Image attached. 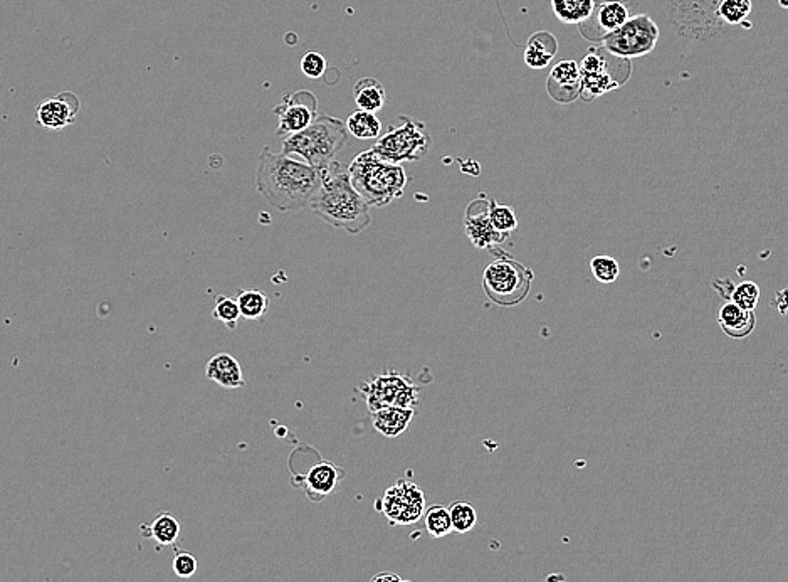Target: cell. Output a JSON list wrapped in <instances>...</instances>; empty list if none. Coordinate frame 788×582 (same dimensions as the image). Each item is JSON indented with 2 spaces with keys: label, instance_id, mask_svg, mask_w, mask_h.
Returning a JSON list of instances; mask_svg holds the SVG:
<instances>
[{
  "label": "cell",
  "instance_id": "cell-1",
  "mask_svg": "<svg viewBox=\"0 0 788 582\" xmlns=\"http://www.w3.org/2000/svg\"><path fill=\"white\" fill-rule=\"evenodd\" d=\"M256 190L281 213H298L310 207L322 185V171L301 158L274 154L263 147L254 177Z\"/></svg>",
  "mask_w": 788,
  "mask_h": 582
},
{
  "label": "cell",
  "instance_id": "cell-2",
  "mask_svg": "<svg viewBox=\"0 0 788 582\" xmlns=\"http://www.w3.org/2000/svg\"><path fill=\"white\" fill-rule=\"evenodd\" d=\"M310 211L350 234H360L372 223L370 206L352 184L348 165L338 160L322 171V185L311 200Z\"/></svg>",
  "mask_w": 788,
  "mask_h": 582
},
{
  "label": "cell",
  "instance_id": "cell-3",
  "mask_svg": "<svg viewBox=\"0 0 788 582\" xmlns=\"http://www.w3.org/2000/svg\"><path fill=\"white\" fill-rule=\"evenodd\" d=\"M350 179L370 207H387L400 199L407 187V172L377 156L372 148L355 156L348 165Z\"/></svg>",
  "mask_w": 788,
  "mask_h": 582
},
{
  "label": "cell",
  "instance_id": "cell-4",
  "mask_svg": "<svg viewBox=\"0 0 788 582\" xmlns=\"http://www.w3.org/2000/svg\"><path fill=\"white\" fill-rule=\"evenodd\" d=\"M347 123L330 114H320L314 123L282 139V154L298 156L311 167L323 171L337 160V156L348 142Z\"/></svg>",
  "mask_w": 788,
  "mask_h": 582
},
{
  "label": "cell",
  "instance_id": "cell-5",
  "mask_svg": "<svg viewBox=\"0 0 788 582\" xmlns=\"http://www.w3.org/2000/svg\"><path fill=\"white\" fill-rule=\"evenodd\" d=\"M533 271L521 265L515 257L501 251L482 273V288L486 297L499 307H516L528 299Z\"/></svg>",
  "mask_w": 788,
  "mask_h": 582
},
{
  "label": "cell",
  "instance_id": "cell-6",
  "mask_svg": "<svg viewBox=\"0 0 788 582\" xmlns=\"http://www.w3.org/2000/svg\"><path fill=\"white\" fill-rule=\"evenodd\" d=\"M356 392L365 399L368 411L375 412L383 408H415L421 401V385L414 383L410 375L397 370H387L370 381L356 385Z\"/></svg>",
  "mask_w": 788,
  "mask_h": 582
},
{
  "label": "cell",
  "instance_id": "cell-7",
  "mask_svg": "<svg viewBox=\"0 0 788 582\" xmlns=\"http://www.w3.org/2000/svg\"><path fill=\"white\" fill-rule=\"evenodd\" d=\"M432 139L423 122L410 116H400V127L390 125L372 150L392 164L417 162L427 156Z\"/></svg>",
  "mask_w": 788,
  "mask_h": 582
},
{
  "label": "cell",
  "instance_id": "cell-8",
  "mask_svg": "<svg viewBox=\"0 0 788 582\" xmlns=\"http://www.w3.org/2000/svg\"><path fill=\"white\" fill-rule=\"evenodd\" d=\"M659 41V28L648 14L633 15L622 28L604 36V49L622 59L642 57L652 53Z\"/></svg>",
  "mask_w": 788,
  "mask_h": 582
},
{
  "label": "cell",
  "instance_id": "cell-9",
  "mask_svg": "<svg viewBox=\"0 0 788 582\" xmlns=\"http://www.w3.org/2000/svg\"><path fill=\"white\" fill-rule=\"evenodd\" d=\"M375 507L385 515L390 526H414L425 513V497L415 483L400 478L385 490Z\"/></svg>",
  "mask_w": 788,
  "mask_h": 582
},
{
  "label": "cell",
  "instance_id": "cell-10",
  "mask_svg": "<svg viewBox=\"0 0 788 582\" xmlns=\"http://www.w3.org/2000/svg\"><path fill=\"white\" fill-rule=\"evenodd\" d=\"M614 55L602 47H591L587 56L582 59L580 72H582V98L585 101L595 100L608 91L619 88L625 81L617 78V72H612V61Z\"/></svg>",
  "mask_w": 788,
  "mask_h": 582
},
{
  "label": "cell",
  "instance_id": "cell-11",
  "mask_svg": "<svg viewBox=\"0 0 788 582\" xmlns=\"http://www.w3.org/2000/svg\"><path fill=\"white\" fill-rule=\"evenodd\" d=\"M278 116L276 135L291 137L314 123L318 114V100L308 89H298L282 97L281 103L272 110Z\"/></svg>",
  "mask_w": 788,
  "mask_h": 582
},
{
  "label": "cell",
  "instance_id": "cell-12",
  "mask_svg": "<svg viewBox=\"0 0 788 582\" xmlns=\"http://www.w3.org/2000/svg\"><path fill=\"white\" fill-rule=\"evenodd\" d=\"M490 207H491V198H488L486 194H479L478 199L473 200L465 207L463 224L469 241L479 249H486L496 256L503 249L501 244L507 241L509 236L494 228L490 217Z\"/></svg>",
  "mask_w": 788,
  "mask_h": 582
},
{
  "label": "cell",
  "instance_id": "cell-13",
  "mask_svg": "<svg viewBox=\"0 0 788 582\" xmlns=\"http://www.w3.org/2000/svg\"><path fill=\"white\" fill-rule=\"evenodd\" d=\"M80 112V100L74 93L63 91L57 97L46 98L36 108V122L46 130H64L71 127Z\"/></svg>",
  "mask_w": 788,
  "mask_h": 582
},
{
  "label": "cell",
  "instance_id": "cell-14",
  "mask_svg": "<svg viewBox=\"0 0 788 582\" xmlns=\"http://www.w3.org/2000/svg\"><path fill=\"white\" fill-rule=\"evenodd\" d=\"M549 97L560 103H570L582 95V72L575 61H560L549 72Z\"/></svg>",
  "mask_w": 788,
  "mask_h": 582
},
{
  "label": "cell",
  "instance_id": "cell-15",
  "mask_svg": "<svg viewBox=\"0 0 788 582\" xmlns=\"http://www.w3.org/2000/svg\"><path fill=\"white\" fill-rule=\"evenodd\" d=\"M343 477H345V471L337 467L335 463L322 461V463L313 465L305 477L308 497L313 500H323L328 495H331L337 490Z\"/></svg>",
  "mask_w": 788,
  "mask_h": 582
},
{
  "label": "cell",
  "instance_id": "cell-16",
  "mask_svg": "<svg viewBox=\"0 0 788 582\" xmlns=\"http://www.w3.org/2000/svg\"><path fill=\"white\" fill-rule=\"evenodd\" d=\"M205 377L224 389H239L246 381L239 360L231 354H217L205 366Z\"/></svg>",
  "mask_w": 788,
  "mask_h": 582
},
{
  "label": "cell",
  "instance_id": "cell-17",
  "mask_svg": "<svg viewBox=\"0 0 788 582\" xmlns=\"http://www.w3.org/2000/svg\"><path fill=\"white\" fill-rule=\"evenodd\" d=\"M372 425L385 438H397L407 431L415 411L412 408H383L370 412Z\"/></svg>",
  "mask_w": 788,
  "mask_h": 582
},
{
  "label": "cell",
  "instance_id": "cell-18",
  "mask_svg": "<svg viewBox=\"0 0 788 582\" xmlns=\"http://www.w3.org/2000/svg\"><path fill=\"white\" fill-rule=\"evenodd\" d=\"M755 315L746 312L736 303H725L718 313V324L721 330L732 339H745L755 328Z\"/></svg>",
  "mask_w": 788,
  "mask_h": 582
},
{
  "label": "cell",
  "instance_id": "cell-19",
  "mask_svg": "<svg viewBox=\"0 0 788 582\" xmlns=\"http://www.w3.org/2000/svg\"><path fill=\"white\" fill-rule=\"evenodd\" d=\"M557 51H558V43L553 34H549L547 30L535 32L526 44L524 63L533 70L547 68L557 55Z\"/></svg>",
  "mask_w": 788,
  "mask_h": 582
},
{
  "label": "cell",
  "instance_id": "cell-20",
  "mask_svg": "<svg viewBox=\"0 0 788 582\" xmlns=\"http://www.w3.org/2000/svg\"><path fill=\"white\" fill-rule=\"evenodd\" d=\"M353 100L356 103L358 110L379 114L387 100V93L379 80L362 78L353 86Z\"/></svg>",
  "mask_w": 788,
  "mask_h": 582
},
{
  "label": "cell",
  "instance_id": "cell-21",
  "mask_svg": "<svg viewBox=\"0 0 788 582\" xmlns=\"http://www.w3.org/2000/svg\"><path fill=\"white\" fill-rule=\"evenodd\" d=\"M551 9L563 24H583L595 13V0H551Z\"/></svg>",
  "mask_w": 788,
  "mask_h": 582
},
{
  "label": "cell",
  "instance_id": "cell-22",
  "mask_svg": "<svg viewBox=\"0 0 788 582\" xmlns=\"http://www.w3.org/2000/svg\"><path fill=\"white\" fill-rule=\"evenodd\" d=\"M348 133L358 140H379L381 135V123L377 114L356 110L347 120Z\"/></svg>",
  "mask_w": 788,
  "mask_h": 582
},
{
  "label": "cell",
  "instance_id": "cell-23",
  "mask_svg": "<svg viewBox=\"0 0 788 582\" xmlns=\"http://www.w3.org/2000/svg\"><path fill=\"white\" fill-rule=\"evenodd\" d=\"M593 14L597 17L599 28L606 32V36L622 28L629 21L627 7L617 0H608V2L599 4Z\"/></svg>",
  "mask_w": 788,
  "mask_h": 582
},
{
  "label": "cell",
  "instance_id": "cell-24",
  "mask_svg": "<svg viewBox=\"0 0 788 582\" xmlns=\"http://www.w3.org/2000/svg\"><path fill=\"white\" fill-rule=\"evenodd\" d=\"M143 536L152 537L162 547L175 545V542L180 537V522L170 513H160Z\"/></svg>",
  "mask_w": 788,
  "mask_h": 582
},
{
  "label": "cell",
  "instance_id": "cell-25",
  "mask_svg": "<svg viewBox=\"0 0 788 582\" xmlns=\"http://www.w3.org/2000/svg\"><path fill=\"white\" fill-rule=\"evenodd\" d=\"M236 299L244 320H261L268 313L269 299L257 288H240Z\"/></svg>",
  "mask_w": 788,
  "mask_h": 582
},
{
  "label": "cell",
  "instance_id": "cell-26",
  "mask_svg": "<svg viewBox=\"0 0 788 582\" xmlns=\"http://www.w3.org/2000/svg\"><path fill=\"white\" fill-rule=\"evenodd\" d=\"M423 526L431 537L442 539L454 532L449 507L432 505L423 513Z\"/></svg>",
  "mask_w": 788,
  "mask_h": 582
},
{
  "label": "cell",
  "instance_id": "cell-27",
  "mask_svg": "<svg viewBox=\"0 0 788 582\" xmlns=\"http://www.w3.org/2000/svg\"><path fill=\"white\" fill-rule=\"evenodd\" d=\"M450 519L456 534H469L478 526V511L469 502H454L449 505Z\"/></svg>",
  "mask_w": 788,
  "mask_h": 582
},
{
  "label": "cell",
  "instance_id": "cell-28",
  "mask_svg": "<svg viewBox=\"0 0 788 582\" xmlns=\"http://www.w3.org/2000/svg\"><path fill=\"white\" fill-rule=\"evenodd\" d=\"M212 316L215 320H219L221 324H224L225 327L229 328V330H236L238 325H239L240 318H242L238 299L225 297V295H217L215 297V303H214Z\"/></svg>",
  "mask_w": 788,
  "mask_h": 582
},
{
  "label": "cell",
  "instance_id": "cell-29",
  "mask_svg": "<svg viewBox=\"0 0 788 582\" xmlns=\"http://www.w3.org/2000/svg\"><path fill=\"white\" fill-rule=\"evenodd\" d=\"M490 217L493 223L494 228L499 232L509 236L511 232H515L518 229V217L513 211V207L505 206V204H498L496 200L491 199V207H490Z\"/></svg>",
  "mask_w": 788,
  "mask_h": 582
},
{
  "label": "cell",
  "instance_id": "cell-30",
  "mask_svg": "<svg viewBox=\"0 0 788 582\" xmlns=\"http://www.w3.org/2000/svg\"><path fill=\"white\" fill-rule=\"evenodd\" d=\"M591 270L597 282L610 284L619 278L620 265L612 256H595L591 261Z\"/></svg>",
  "mask_w": 788,
  "mask_h": 582
},
{
  "label": "cell",
  "instance_id": "cell-31",
  "mask_svg": "<svg viewBox=\"0 0 788 582\" xmlns=\"http://www.w3.org/2000/svg\"><path fill=\"white\" fill-rule=\"evenodd\" d=\"M751 0H723L719 5L718 15L726 24H742L751 14Z\"/></svg>",
  "mask_w": 788,
  "mask_h": 582
},
{
  "label": "cell",
  "instance_id": "cell-32",
  "mask_svg": "<svg viewBox=\"0 0 788 582\" xmlns=\"http://www.w3.org/2000/svg\"><path fill=\"white\" fill-rule=\"evenodd\" d=\"M760 286L753 282H743L734 286L732 291V301L742 307L746 312H753L760 299Z\"/></svg>",
  "mask_w": 788,
  "mask_h": 582
},
{
  "label": "cell",
  "instance_id": "cell-33",
  "mask_svg": "<svg viewBox=\"0 0 788 582\" xmlns=\"http://www.w3.org/2000/svg\"><path fill=\"white\" fill-rule=\"evenodd\" d=\"M299 66H301V72H305V76H308L311 80H318L326 72V59L323 55H320L316 51H310L301 57Z\"/></svg>",
  "mask_w": 788,
  "mask_h": 582
},
{
  "label": "cell",
  "instance_id": "cell-34",
  "mask_svg": "<svg viewBox=\"0 0 788 582\" xmlns=\"http://www.w3.org/2000/svg\"><path fill=\"white\" fill-rule=\"evenodd\" d=\"M173 572L177 578L189 579L197 572V559L189 552H179L173 557Z\"/></svg>",
  "mask_w": 788,
  "mask_h": 582
},
{
  "label": "cell",
  "instance_id": "cell-35",
  "mask_svg": "<svg viewBox=\"0 0 788 582\" xmlns=\"http://www.w3.org/2000/svg\"><path fill=\"white\" fill-rule=\"evenodd\" d=\"M370 582H404V579L398 576V574H395V572H390V570H383V572H379V574H375Z\"/></svg>",
  "mask_w": 788,
  "mask_h": 582
},
{
  "label": "cell",
  "instance_id": "cell-36",
  "mask_svg": "<svg viewBox=\"0 0 788 582\" xmlns=\"http://www.w3.org/2000/svg\"><path fill=\"white\" fill-rule=\"evenodd\" d=\"M778 4H780L784 9H788V0H778Z\"/></svg>",
  "mask_w": 788,
  "mask_h": 582
},
{
  "label": "cell",
  "instance_id": "cell-37",
  "mask_svg": "<svg viewBox=\"0 0 788 582\" xmlns=\"http://www.w3.org/2000/svg\"><path fill=\"white\" fill-rule=\"evenodd\" d=\"M404 582H412V581H406V579H404Z\"/></svg>",
  "mask_w": 788,
  "mask_h": 582
}]
</instances>
